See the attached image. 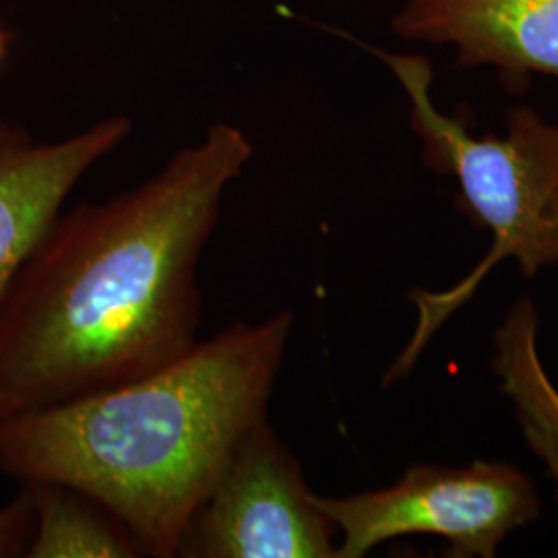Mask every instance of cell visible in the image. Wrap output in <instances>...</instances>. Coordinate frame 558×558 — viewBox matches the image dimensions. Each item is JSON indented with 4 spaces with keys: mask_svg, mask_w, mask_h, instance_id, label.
Listing matches in <instances>:
<instances>
[{
    "mask_svg": "<svg viewBox=\"0 0 558 558\" xmlns=\"http://www.w3.org/2000/svg\"><path fill=\"white\" fill-rule=\"evenodd\" d=\"M34 502L27 558L145 557L140 542L98 500L62 484H25Z\"/></svg>",
    "mask_w": 558,
    "mask_h": 558,
    "instance_id": "cell-9",
    "label": "cell"
},
{
    "mask_svg": "<svg viewBox=\"0 0 558 558\" xmlns=\"http://www.w3.org/2000/svg\"><path fill=\"white\" fill-rule=\"evenodd\" d=\"M34 534V502L25 488L0 507V558L25 557Z\"/></svg>",
    "mask_w": 558,
    "mask_h": 558,
    "instance_id": "cell-10",
    "label": "cell"
},
{
    "mask_svg": "<svg viewBox=\"0 0 558 558\" xmlns=\"http://www.w3.org/2000/svg\"><path fill=\"white\" fill-rule=\"evenodd\" d=\"M391 34L453 50L461 69H493L507 89L558 81V0H401Z\"/></svg>",
    "mask_w": 558,
    "mask_h": 558,
    "instance_id": "cell-6",
    "label": "cell"
},
{
    "mask_svg": "<svg viewBox=\"0 0 558 558\" xmlns=\"http://www.w3.org/2000/svg\"><path fill=\"white\" fill-rule=\"evenodd\" d=\"M338 530L269 420L240 440L199 511L182 558H338Z\"/></svg>",
    "mask_w": 558,
    "mask_h": 558,
    "instance_id": "cell-5",
    "label": "cell"
},
{
    "mask_svg": "<svg viewBox=\"0 0 558 558\" xmlns=\"http://www.w3.org/2000/svg\"><path fill=\"white\" fill-rule=\"evenodd\" d=\"M290 311L232 323L140 379L0 418V472L98 500L145 557L172 558L203 500L263 418Z\"/></svg>",
    "mask_w": 558,
    "mask_h": 558,
    "instance_id": "cell-2",
    "label": "cell"
},
{
    "mask_svg": "<svg viewBox=\"0 0 558 558\" xmlns=\"http://www.w3.org/2000/svg\"><path fill=\"white\" fill-rule=\"evenodd\" d=\"M133 133V119L98 120L59 141H34L0 124V308L21 267L81 179Z\"/></svg>",
    "mask_w": 558,
    "mask_h": 558,
    "instance_id": "cell-7",
    "label": "cell"
},
{
    "mask_svg": "<svg viewBox=\"0 0 558 558\" xmlns=\"http://www.w3.org/2000/svg\"><path fill=\"white\" fill-rule=\"evenodd\" d=\"M4 57H7V36H4V32L0 27V64H2Z\"/></svg>",
    "mask_w": 558,
    "mask_h": 558,
    "instance_id": "cell-11",
    "label": "cell"
},
{
    "mask_svg": "<svg viewBox=\"0 0 558 558\" xmlns=\"http://www.w3.org/2000/svg\"><path fill=\"white\" fill-rule=\"evenodd\" d=\"M538 331L534 300H515L493 333L490 371L511 401L523 440L546 465L558 500V389L539 359Z\"/></svg>",
    "mask_w": 558,
    "mask_h": 558,
    "instance_id": "cell-8",
    "label": "cell"
},
{
    "mask_svg": "<svg viewBox=\"0 0 558 558\" xmlns=\"http://www.w3.org/2000/svg\"><path fill=\"white\" fill-rule=\"evenodd\" d=\"M319 27L352 41L387 66L408 100L410 129L418 137L424 166L458 182V209L493 236L490 251L458 283L439 292L410 290L418 319L412 338L383 377L387 387L414 371L430 339L472 300L500 260H515L525 278L558 265V122L544 119L527 104H518L507 110L500 135H476L465 120L437 106L435 66L428 57L389 52L348 32Z\"/></svg>",
    "mask_w": 558,
    "mask_h": 558,
    "instance_id": "cell-3",
    "label": "cell"
},
{
    "mask_svg": "<svg viewBox=\"0 0 558 558\" xmlns=\"http://www.w3.org/2000/svg\"><path fill=\"white\" fill-rule=\"evenodd\" d=\"M255 156L214 122L151 179L60 214L0 308V418L140 379L199 339L197 267Z\"/></svg>",
    "mask_w": 558,
    "mask_h": 558,
    "instance_id": "cell-1",
    "label": "cell"
},
{
    "mask_svg": "<svg viewBox=\"0 0 558 558\" xmlns=\"http://www.w3.org/2000/svg\"><path fill=\"white\" fill-rule=\"evenodd\" d=\"M341 542L338 558L366 557L403 536L447 539V557H497L500 542L539 519L536 484L502 461L412 465L389 486L352 497H317Z\"/></svg>",
    "mask_w": 558,
    "mask_h": 558,
    "instance_id": "cell-4",
    "label": "cell"
}]
</instances>
